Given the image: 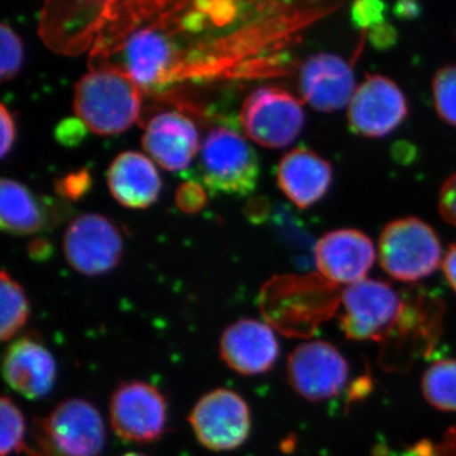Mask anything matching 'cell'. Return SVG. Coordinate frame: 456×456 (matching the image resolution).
Wrapping results in <instances>:
<instances>
[{
	"mask_svg": "<svg viewBox=\"0 0 456 456\" xmlns=\"http://www.w3.org/2000/svg\"><path fill=\"white\" fill-rule=\"evenodd\" d=\"M386 13V4L382 2H374V0H362V2L354 3L351 8V18L354 25L359 28H373L384 20Z\"/></svg>",
	"mask_w": 456,
	"mask_h": 456,
	"instance_id": "26",
	"label": "cell"
},
{
	"mask_svg": "<svg viewBox=\"0 0 456 456\" xmlns=\"http://www.w3.org/2000/svg\"><path fill=\"white\" fill-rule=\"evenodd\" d=\"M439 212L444 221L456 228V173L450 175L440 189Z\"/></svg>",
	"mask_w": 456,
	"mask_h": 456,
	"instance_id": "27",
	"label": "cell"
},
{
	"mask_svg": "<svg viewBox=\"0 0 456 456\" xmlns=\"http://www.w3.org/2000/svg\"><path fill=\"white\" fill-rule=\"evenodd\" d=\"M408 116L401 88L383 75H368L351 98L347 119L351 130L370 139L388 136Z\"/></svg>",
	"mask_w": 456,
	"mask_h": 456,
	"instance_id": "11",
	"label": "cell"
},
{
	"mask_svg": "<svg viewBox=\"0 0 456 456\" xmlns=\"http://www.w3.org/2000/svg\"><path fill=\"white\" fill-rule=\"evenodd\" d=\"M378 253L384 272L403 283L430 277L443 261L439 236L416 217L389 222L379 237Z\"/></svg>",
	"mask_w": 456,
	"mask_h": 456,
	"instance_id": "5",
	"label": "cell"
},
{
	"mask_svg": "<svg viewBox=\"0 0 456 456\" xmlns=\"http://www.w3.org/2000/svg\"><path fill=\"white\" fill-rule=\"evenodd\" d=\"M332 176L331 164L307 147L288 152L277 167L279 188L301 209L310 208L326 196Z\"/></svg>",
	"mask_w": 456,
	"mask_h": 456,
	"instance_id": "17",
	"label": "cell"
},
{
	"mask_svg": "<svg viewBox=\"0 0 456 456\" xmlns=\"http://www.w3.org/2000/svg\"><path fill=\"white\" fill-rule=\"evenodd\" d=\"M23 62V45L14 29L3 22L0 27V75L3 82L13 79Z\"/></svg>",
	"mask_w": 456,
	"mask_h": 456,
	"instance_id": "25",
	"label": "cell"
},
{
	"mask_svg": "<svg viewBox=\"0 0 456 456\" xmlns=\"http://www.w3.org/2000/svg\"><path fill=\"white\" fill-rule=\"evenodd\" d=\"M375 456H443L439 446L434 445L430 441H419L416 445L403 450V452H391L388 449H383L377 452Z\"/></svg>",
	"mask_w": 456,
	"mask_h": 456,
	"instance_id": "31",
	"label": "cell"
},
{
	"mask_svg": "<svg viewBox=\"0 0 456 456\" xmlns=\"http://www.w3.org/2000/svg\"><path fill=\"white\" fill-rule=\"evenodd\" d=\"M200 445L212 452H232L244 445L251 431L248 403L239 393L217 388L206 393L189 415Z\"/></svg>",
	"mask_w": 456,
	"mask_h": 456,
	"instance_id": "7",
	"label": "cell"
},
{
	"mask_svg": "<svg viewBox=\"0 0 456 456\" xmlns=\"http://www.w3.org/2000/svg\"><path fill=\"white\" fill-rule=\"evenodd\" d=\"M74 110L90 131L121 134L139 118L141 88L121 69H97L84 75L75 86Z\"/></svg>",
	"mask_w": 456,
	"mask_h": 456,
	"instance_id": "2",
	"label": "cell"
},
{
	"mask_svg": "<svg viewBox=\"0 0 456 456\" xmlns=\"http://www.w3.org/2000/svg\"><path fill=\"white\" fill-rule=\"evenodd\" d=\"M425 299L424 294L415 293L412 301L386 281L364 279L342 292V331L350 340L395 342L398 332L406 335L422 320Z\"/></svg>",
	"mask_w": 456,
	"mask_h": 456,
	"instance_id": "1",
	"label": "cell"
},
{
	"mask_svg": "<svg viewBox=\"0 0 456 456\" xmlns=\"http://www.w3.org/2000/svg\"><path fill=\"white\" fill-rule=\"evenodd\" d=\"M441 266H443L446 281L456 293V242L448 248V253L444 256Z\"/></svg>",
	"mask_w": 456,
	"mask_h": 456,
	"instance_id": "32",
	"label": "cell"
},
{
	"mask_svg": "<svg viewBox=\"0 0 456 456\" xmlns=\"http://www.w3.org/2000/svg\"><path fill=\"white\" fill-rule=\"evenodd\" d=\"M369 40H370L375 49L387 50L397 41V31L389 23H379L369 32Z\"/></svg>",
	"mask_w": 456,
	"mask_h": 456,
	"instance_id": "30",
	"label": "cell"
},
{
	"mask_svg": "<svg viewBox=\"0 0 456 456\" xmlns=\"http://www.w3.org/2000/svg\"><path fill=\"white\" fill-rule=\"evenodd\" d=\"M167 416L163 393L142 380L121 384L110 398V425L114 434L127 443L149 444L161 439Z\"/></svg>",
	"mask_w": 456,
	"mask_h": 456,
	"instance_id": "8",
	"label": "cell"
},
{
	"mask_svg": "<svg viewBox=\"0 0 456 456\" xmlns=\"http://www.w3.org/2000/svg\"><path fill=\"white\" fill-rule=\"evenodd\" d=\"M288 382L311 402L340 395L349 378V364L330 342L314 340L299 345L287 362Z\"/></svg>",
	"mask_w": 456,
	"mask_h": 456,
	"instance_id": "10",
	"label": "cell"
},
{
	"mask_svg": "<svg viewBox=\"0 0 456 456\" xmlns=\"http://www.w3.org/2000/svg\"><path fill=\"white\" fill-rule=\"evenodd\" d=\"M0 454L16 456L26 445L27 424L22 411L7 395H3L0 402Z\"/></svg>",
	"mask_w": 456,
	"mask_h": 456,
	"instance_id": "23",
	"label": "cell"
},
{
	"mask_svg": "<svg viewBox=\"0 0 456 456\" xmlns=\"http://www.w3.org/2000/svg\"><path fill=\"white\" fill-rule=\"evenodd\" d=\"M240 121L246 136L257 145L283 149L298 139L305 116L301 101L292 93L265 86L246 97Z\"/></svg>",
	"mask_w": 456,
	"mask_h": 456,
	"instance_id": "6",
	"label": "cell"
},
{
	"mask_svg": "<svg viewBox=\"0 0 456 456\" xmlns=\"http://www.w3.org/2000/svg\"><path fill=\"white\" fill-rule=\"evenodd\" d=\"M90 187V176L86 171L70 174L57 184V191L60 194L71 200H77L82 197Z\"/></svg>",
	"mask_w": 456,
	"mask_h": 456,
	"instance_id": "28",
	"label": "cell"
},
{
	"mask_svg": "<svg viewBox=\"0 0 456 456\" xmlns=\"http://www.w3.org/2000/svg\"><path fill=\"white\" fill-rule=\"evenodd\" d=\"M373 241L362 231L341 228L318 240L314 246V263L321 279L327 283L353 285L367 279L373 268Z\"/></svg>",
	"mask_w": 456,
	"mask_h": 456,
	"instance_id": "12",
	"label": "cell"
},
{
	"mask_svg": "<svg viewBox=\"0 0 456 456\" xmlns=\"http://www.w3.org/2000/svg\"><path fill=\"white\" fill-rule=\"evenodd\" d=\"M3 375L14 392L27 399H41L55 386L57 365L51 351L38 338L23 336L5 351Z\"/></svg>",
	"mask_w": 456,
	"mask_h": 456,
	"instance_id": "15",
	"label": "cell"
},
{
	"mask_svg": "<svg viewBox=\"0 0 456 456\" xmlns=\"http://www.w3.org/2000/svg\"><path fill=\"white\" fill-rule=\"evenodd\" d=\"M200 175L211 194L245 197L259 182L256 151L235 128H213L200 147Z\"/></svg>",
	"mask_w": 456,
	"mask_h": 456,
	"instance_id": "4",
	"label": "cell"
},
{
	"mask_svg": "<svg viewBox=\"0 0 456 456\" xmlns=\"http://www.w3.org/2000/svg\"><path fill=\"white\" fill-rule=\"evenodd\" d=\"M107 182L114 200L128 208L151 206L161 191V178L154 163L136 151L122 152L114 159Z\"/></svg>",
	"mask_w": 456,
	"mask_h": 456,
	"instance_id": "19",
	"label": "cell"
},
{
	"mask_svg": "<svg viewBox=\"0 0 456 456\" xmlns=\"http://www.w3.org/2000/svg\"><path fill=\"white\" fill-rule=\"evenodd\" d=\"M123 237L119 228L97 213H84L71 221L64 236L69 265L88 277L106 274L118 265Z\"/></svg>",
	"mask_w": 456,
	"mask_h": 456,
	"instance_id": "9",
	"label": "cell"
},
{
	"mask_svg": "<svg viewBox=\"0 0 456 456\" xmlns=\"http://www.w3.org/2000/svg\"><path fill=\"white\" fill-rule=\"evenodd\" d=\"M122 456H147V455L140 454V452H127V454H125Z\"/></svg>",
	"mask_w": 456,
	"mask_h": 456,
	"instance_id": "34",
	"label": "cell"
},
{
	"mask_svg": "<svg viewBox=\"0 0 456 456\" xmlns=\"http://www.w3.org/2000/svg\"><path fill=\"white\" fill-rule=\"evenodd\" d=\"M36 449L16 456H103L106 428L95 406L82 398H69L35 426Z\"/></svg>",
	"mask_w": 456,
	"mask_h": 456,
	"instance_id": "3",
	"label": "cell"
},
{
	"mask_svg": "<svg viewBox=\"0 0 456 456\" xmlns=\"http://www.w3.org/2000/svg\"><path fill=\"white\" fill-rule=\"evenodd\" d=\"M395 13L401 20H413L421 13V8H419V3L401 2L395 5Z\"/></svg>",
	"mask_w": 456,
	"mask_h": 456,
	"instance_id": "33",
	"label": "cell"
},
{
	"mask_svg": "<svg viewBox=\"0 0 456 456\" xmlns=\"http://www.w3.org/2000/svg\"><path fill=\"white\" fill-rule=\"evenodd\" d=\"M2 320L0 336L3 341L11 340L23 329L29 316V303L23 288L3 270L0 281Z\"/></svg>",
	"mask_w": 456,
	"mask_h": 456,
	"instance_id": "22",
	"label": "cell"
},
{
	"mask_svg": "<svg viewBox=\"0 0 456 456\" xmlns=\"http://www.w3.org/2000/svg\"><path fill=\"white\" fill-rule=\"evenodd\" d=\"M422 392L432 407L456 412V359L432 364L422 377Z\"/></svg>",
	"mask_w": 456,
	"mask_h": 456,
	"instance_id": "21",
	"label": "cell"
},
{
	"mask_svg": "<svg viewBox=\"0 0 456 456\" xmlns=\"http://www.w3.org/2000/svg\"><path fill=\"white\" fill-rule=\"evenodd\" d=\"M432 95L440 118L456 127V65L437 70L432 80Z\"/></svg>",
	"mask_w": 456,
	"mask_h": 456,
	"instance_id": "24",
	"label": "cell"
},
{
	"mask_svg": "<svg viewBox=\"0 0 456 456\" xmlns=\"http://www.w3.org/2000/svg\"><path fill=\"white\" fill-rule=\"evenodd\" d=\"M49 211L22 183L0 180V226L13 235H33L49 226Z\"/></svg>",
	"mask_w": 456,
	"mask_h": 456,
	"instance_id": "20",
	"label": "cell"
},
{
	"mask_svg": "<svg viewBox=\"0 0 456 456\" xmlns=\"http://www.w3.org/2000/svg\"><path fill=\"white\" fill-rule=\"evenodd\" d=\"M279 342L272 327L242 318L222 334L220 354L231 370L241 375L268 373L279 358Z\"/></svg>",
	"mask_w": 456,
	"mask_h": 456,
	"instance_id": "14",
	"label": "cell"
},
{
	"mask_svg": "<svg viewBox=\"0 0 456 456\" xmlns=\"http://www.w3.org/2000/svg\"><path fill=\"white\" fill-rule=\"evenodd\" d=\"M176 50L163 31L142 28L132 33L123 49L125 71L140 88H154L170 79Z\"/></svg>",
	"mask_w": 456,
	"mask_h": 456,
	"instance_id": "18",
	"label": "cell"
},
{
	"mask_svg": "<svg viewBox=\"0 0 456 456\" xmlns=\"http://www.w3.org/2000/svg\"><path fill=\"white\" fill-rule=\"evenodd\" d=\"M143 149L164 169H187L200 150V134L194 123L178 112L156 114L146 126Z\"/></svg>",
	"mask_w": 456,
	"mask_h": 456,
	"instance_id": "16",
	"label": "cell"
},
{
	"mask_svg": "<svg viewBox=\"0 0 456 456\" xmlns=\"http://www.w3.org/2000/svg\"><path fill=\"white\" fill-rule=\"evenodd\" d=\"M0 156L5 158L16 142L17 128L13 117L4 104L0 107Z\"/></svg>",
	"mask_w": 456,
	"mask_h": 456,
	"instance_id": "29",
	"label": "cell"
},
{
	"mask_svg": "<svg viewBox=\"0 0 456 456\" xmlns=\"http://www.w3.org/2000/svg\"><path fill=\"white\" fill-rule=\"evenodd\" d=\"M298 88L305 103L318 112L331 113L349 106L355 93L353 69L334 53H316L299 69Z\"/></svg>",
	"mask_w": 456,
	"mask_h": 456,
	"instance_id": "13",
	"label": "cell"
}]
</instances>
